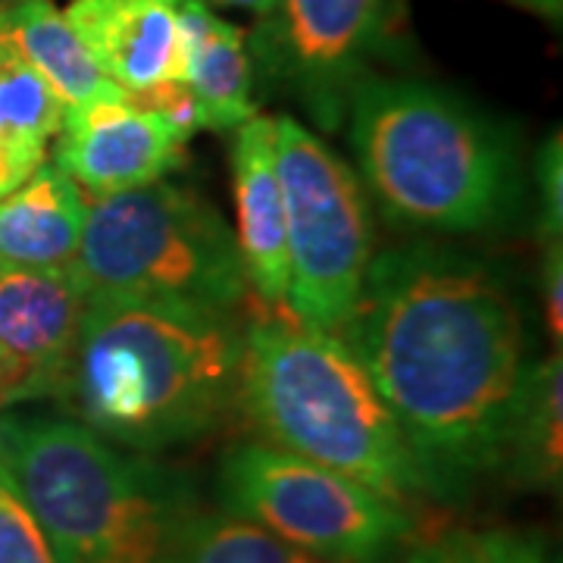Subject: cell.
Returning a JSON list of instances; mask_svg holds the SVG:
<instances>
[{
  "label": "cell",
  "instance_id": "6da1fadb",
  "mask_svg": "<svg viewBox=\"0 0 563 563\" xmlns=\"http://www.w3.org/2000/svg\"><path fill=\"white\" fill-rule=\"evenodd\" d=\"M339 339L388 404L429 501L470 498L507 466L529 332L498 266L444 242L373 257Z\"/></svg>",
  "mask_w": 563,
  "mask_h": 563
},
{
  "label": "cell",
  "instance_id": "7a4b0ae2",
  "mask_svg": "<svg viewBox=\"0 0 563 563\" xmlns=\"http://www.w3.org/2000/svg\"><path fill=\"white\" fill-rule=\"evenodd\" d=\"M242 342L239 322L220 310L88 301L60 401L122 451L198 442L235 410Z\"/></svg>",
  "mask_w": 563,
  "mask_h": 563
},
{
  "label": "cell",
  "instance_id": "3957f363",
  "mask_svg": "<svg viewBox=\"0 0 563 563\" xmlns=\"http://www.w3.org/2000/svg\"><path fill=\"white\" fill-rule=\"evenodd\" d=\"M347 117L363 188L391 222L476 235L520 213L517 135L470 98L422 79L366 76Z\"/></svg>",
  "mask_w": 563,
  "mask_h": 563
},
{
  "label": "cell",
  "instance_id": "277c9868",
  "mask_svg": "<svg viewBox=\"0 0 563 563\" xmlns=\"http://www.w3.org/2000/svg\"><path fill=\"white\" fill-rule=\"evenodd\" d=\"M0 463L57 563H173L195 483L66 417H0Z\"/></svg>",
  "mask_w": 563,
  "mask_h": 563
},
{
  "label": "cell",
  "instance_id": "5b68a950",
  "mask_svg": "<svg viewBox=\"0 0 563 563\" xmlns=\"http://www.w3.org/2000/svg\"><path fill=\"white\" fill-rule=\"evenodd\" d=\"M235 407L266 444L335 470L388 501H429L401 426L357 354L295 317L244 329Z\"/></svg>",
  "mask_w": 563,
  "mask_h": 563
},
{
  "label": "cell",
  "instance_id": "8992f818",
  "mask_svg": "<svg viewBox=\"0 0 563 563\" xmlns=\"http://www.w3.org/2000/svg\"><path fill=\"white\" fill-rule=\"evenodd\" d=\"M73 276L88 301L232 313L247 295L235 232L203 195L169 179L91 203Z\"/></svg>",
  "mask_w": 563,
  "mask_h": 563
},
{
  "label": "cell",
  "instance_id": "52a82bcc",
  "mask_svg": "<svg viewBox=\"0 0 563 563\" xmlns=\"http://www.w3.org/2000/svg\"><path fill=\"white\" fill-rule=\"evenodd\" d=\"M276 125L288 239V313L339 335L373 263V210L361 176L291 117Z\"/></svg>",
  "mask_w": 563,
  "mask_h": 563
},
{
  "label": "cell",
  "instance_id": "ba28073f",
  "mask_svg": "<svg viewBox=\"0 0 563 563\" xmlns=\"http://www.w3.org/2000/svg\"><path fill=\"white\" fill-rule=\"evenodd\" d=\"M217 498L225 514L325 563H388L417 529L401 504L266 442H242L222 454Z\"/></svg>",
  "mask_w": 563,
  "mask_h": 563
},
{
  "label": "cell",
  "instance_id": "9c48e42d",
  "mask_svg": "<svg viewBox=\"0 0 563 563\" xmlns=\"http://www.w3.org/2000/svg\"><path fill=\"white\" fill-rule=\"evenodd\" d=\"M385 41L388 0H279L251 32L247 51L263 79L335 132Z\"/></svg>",
  "mask_w": 563,
  "mask_h": 563
},
{
  "label": "cell",
  "instance_id": "30bf717a",
  "mask_svg": "<svg viewBox=\"0 0 563 563\" xmlns=\"http://www.w3.org/2000/svg\"><path fill=\"white\" fill-rule=\"evenodd\" d=\"M88 298L69 269L0 266V395L3 404L60 398Z\"/></svg>",
  "mask_w": 563,
  "mask_h": 563
},
{
  "label": "cell",
  "instance_id": "8fae6325",
  "mask_svg": "<svg viewBox=\"0 0 563 563\" xmlns=\"http://www.w3.org/2000/svg\"><path fill=\"white\" fill-rule=\"evenodd\" d=\"M57 135L54 163L98 198L161 181L185 166L188 141L161 117L135 107L117 85L66 107Z\"/></svg>",
  "mask_w": 563,
  "mask_h": 563
},
{
  "label": "cell",
  "instance_id": "7c38bea8",
  "mask_svg": "<svg viewBox=\"0 0 563 563\" xmlns=\"http://www.w3.org/2000/svg\"><path fill=\"white\" fill-rule=\"evenodd\" d=\"M63 16L122 91L188 79L179 0H73Z\"/></svg>",
  "mask_w": 563,
  "mask_h": 563
},
{
  "label": "cell",
  "instance_id": "4fadbf2b",
  "mask_svg": "<svg viewBox=\"0 0 563 563\" xmlns=\"http://www.w3.org/2000/svg\"><path fill=\"white\" fill-rule=\"evenodd\" d=\"M232 181L239 217V254L247 288L266 307L288 310V239L285 201L276 169V125L269 117H251L232 139Z\"/></svg>",
  "mask_w": 563,
  "mask_h": 563
},
{
  "label": "cell",
  "instance_id": "5bb4252c",
  "mask_svg": "<svg viewBox=\"0 0 563 563\" xmlns=\"http://www.w3.org/2000/svg\"><path fill=\"white\" fill-rule=\"evenodd\" d=\"M88 201L57 163H41L0 198V266L69 269L79 254Z\"/></svg>",
  "mask_w": 563,
  "mask_h": 563
},
{
  "label": "cell",
  "instance_id": "9a60e30c",
  "mask_svg": "<svg viewBox=\"0 0 563 563\" xmlns=\"http://www.w3.org/2000/svg\"><path fill=\"white\" fill-rule=\"evenodd\" d=\"M188 85L201 107L203 129L225 132L257 117V69L239 25L220 20L201 0H179Z\"/></svg>",
  "mask_w": 563,
  "mask_h": 563
},
{
  "label": "cell",
  "instance_id": "2e32d148",
  "mask_svg": "<svg viewBox=\"0 0 563 563\" xmlns=\"http://www.w3.org/2000/svg\"><path fill=\"white\" fill-rule=\"evenodd\" d=\"M0 41L10 44L51 85L63 107H76L113 88L51 0H20L3 7Z\"/></svg>",
  "mask_w": 563,
  "mask_h": 563
},
{
  "label": "cell",
  "instance_id": "e0dca14e",
  "mask_svg": "<svg viewBox=\"0 0 563 563\" xmlns=\"http://www.w3.org/2000/svg\"><path fill=\"white\" fill-rule=\"evenodd\" d=\"M514 483L558 492L563 476V366L561 354L532 363L517 407L507 466Z\"/></svg>",
  "mask_w": 563,
  "mask_h": 563
},
{
  "label": "cell",
  "instance_id": "ac0fdd59",
  "mask_svg": "<svg viewBox=\"0 0 563 563\" xmlns=\"http://www.w3.org/2000/svg\"><path fill=\"white\" fill-rule=\"evenodd\" d=\"M173 563H325L288 544L269 529L225 510H198L185 532Z\"/></svg>",
  "mask_w": 563,
  "mask_h": 563
},
{
  "label": "cell",
  "instance_id": "d6986e66",
  "mask_svg": "<svg viewBox=\"0 0 563 563\" xmlns=\"http://www.w3.org/2000/svg\"><path fill=\"white\" fill-rule=\"evenodd\" d=\"M66 107L51 85L0 41V139L47 147L60 132Z\"/></svg>",
  "mask_w": 563,
  "mask_h": 563
},
{
  "label": "cell",
  "instance_id": "ffe728a7",
  "mask_svg": "<svg viewBox=\"0 0 563 563\" xmlns=\"http://www.w3.org/2000/svg\"><path fill=\"white\" fill-rule=\"evenodd\" d=\"M404 563H554L542 532L532 529H444L413 542Z\"/></svg>",
  "mask_w": 563,
  "mask_h": 563
},
{
  "label": "cell",
  "instance_id": "44dd1931",
  "mask_svg": "<svg viewBox=\"0 0 563 563\" xmlns=\"http://www.w3.org/2000/svg\"><path fill=\"white\" fill-rule=\"evenodd\" d=\"M0 563H57L51 544L0 463Z\"/></svg>",
  "mask_w": 563,
  "mask_h": 563
},
{
  "label": "cell",
  "instance_id": "7402d4cb",
  "mask_svg": "<svg viewBox=\"0 0 563 563\" xmlns=\"http://www.w3.org/2000/svg\"><path fill=\"white\" fill-rule=\"evenodd\" d=\"M125 95L135 107L161 117L179 139L191 141V135L203 129L201 107H198V98H195L188 81H161V85H151L141 91H125Z\"/></svg>",
  "mask_w": 563,
  "mask_h": 563
},
{
  "label": "cell",
  "instance_id": "603a6c76",
  "mask_svg": "<svg viewBox=\"0 0 563 563\" xmlns=\"http://www.w3.org/2000/svg\"><path fill=\"white\" fill-rule=\"evenodd\" d=\"M536 188H539V232L542 242L561 239L563 225V139L561 129L548 135L536 154Z\"/></svg>",
  "mask_w": 563,
  "mask_h": 563
},
{
  "label": "cell",
  "instance_id": "cb8c5ba5",
  "mask_svg": "<svg viewBox=\"0 0 563 563\" xmlns=\"http://www.w3.org/2000/svg\"><path fill=\"white\" fill-rule=\"evenodd\" d=\"M542 307L544 329L554 347L563 342V239L542 242Z\"/></svg>",
  "mask_w": 563,
  "mask_h": 563
},
{
  "label": "cell",
  "instance_id": "d4e9b609",
  "mask_svg": "<svg viewBox=\"0 0 563 563\" xmlns=\"http://www.w3.org/2000/svg\"><path fill=\"white\" fill-rule=\"evenodd\" d=\"M47 157V147L0 139V198L16 191Z\"/></svg>",
  "mask_w": 563,
  "mask_h": 563
},
{
  "label": "cell",
  "instance_id": "484cf974",
  "mask_svg": "<svg viewBox=\"0 0 563 563\" xmlns=\"http://www.w3.org/2000/svg\"><path fill=\"white\" fill-rule=\"evenodd\" d=\"M207 7H232V10H247V13H254V16H269L273 10H276V3L279 0H201Z\"/></svg>",
  "mask_w": 563,
  "mask_h": 563
},
{
  "label": "cell",
  "instance_id": "4316f807",
  "mask_svg": "<svg viewBox=\"0 0 563 563\" xmlns=\"http://www.w3.org/2000/svg\"><path fill=\"white\" fill-rule=\"evenodd\" d=\"M514 3H520V7L532 10V13H539V16H544L548 22L561 25L563 0H514Z\"/></svg>",
  "mask_w": 563,
  "mask_h": 563
},
{
  "label": "cell",
  "instance_id": "83f0119b",
  "mask_svg": "<svg viewBox=\"0 0 563 563\" xmlns=\"http://www.w3.org/2000/svg\"><path fill=\"white\" fill-rule=\"evenodd\" d=\"M10 3H20V0H0V10H3V7H10Z\"/></svg>",
  "mask_w": 563,
  "mask_h": 563
},
{
  "label": "cell",
  "instance_id": "f1b7e54d",
  "mask_svg": "<svg viewBox=\"0 0 563 563\" xmlns=\"http://www.w3.org/2000/svg\"><path fill=\"white\" fill-rule=\"evenodd\" d=\"M3 407H7V404H3V395H0V410H3Z\"/></svg>",
  "mask_w": 563,
  "mask_h": 563
}]
</instances>
